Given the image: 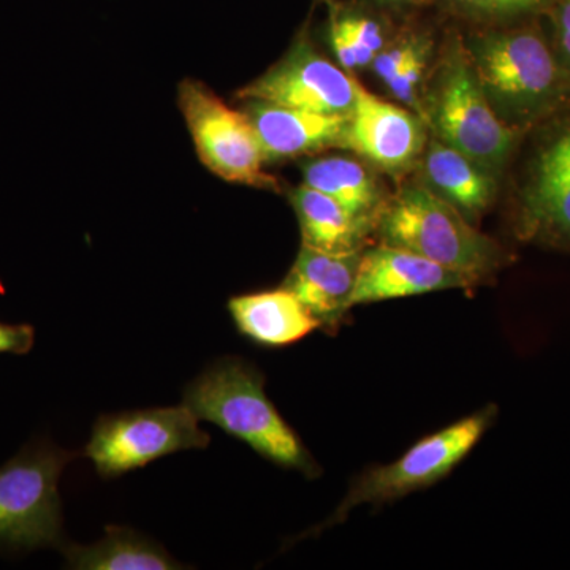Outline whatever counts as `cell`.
I'll list each match as a JSON object with an SVG mask.
<instances>
[{
  "mask_svg": "<svg viewBox=\"0 0 570 570\" xmlns=\"http://www.w3.org/2000/svg\"><path fill=\"white\" fill-rule=\"evenodd\" d=\"M469 58L498 118L523 134L570 105V75L531 20L471 37Z\"/></svg>",
  "mask_w": 570,
  "mask_h": 570,
  "instance_id": "6da1fadb",
  "label": "cell"
},
{
  "mask_svg": "<svg viewBox=\"0 0 570 570\" xmlns=\"http://www.w3.org/2000/svg\"><path fill=\"white\" fill-rule=\"evenodd\" d=\"M183 404L264 459L317 478V464L266 396L265 377L245 360L225 356L214 362L184 390Z\"/></svg>",
  "mask_w": 570,
  "mask_h": 570,
  "instance_id": "7a4b0ae2",
  "label": "cell"
},
{
  "mask_svg": "<svg viewBox=\"0 0 570 570\" xmlns=\"http://www.w3.org/2000/svg\"><path fill=\"white\" fill-rule=\"evenodd\" d=\"M374 230L381 245L422 255L474 284L509 262L494 239L480 234L455 206L422 183L401 187L385 202Z\"/></svg>",
  "mask_w": 570,
  "mask_h": 570,
  "instance_id": "3957f363",
  "label": "cell"
},
{
  "mask_svg": "<svg viewBox=\"0 0 570 570\" xmlns=\"http://www.w3.org/2000/svg\"><path fill=\"white\" fill-rule=\"evenodd\" d=\"M423 119L439 140L501 175L523 134L510 129L491 107L466 45L450 40L423 100Z\"/></svg>",
  "mask_w": 570,
  "mask_h": 570,
  "instance_id": "277c9868",
  "label": "cell"
},
{
  "mask_svg": "<svg viewBox=\"0 0 570 570\" xmlns=\"http://www.w3.org/2000/svg\"><path fill=\"white\" fill-rule=\"evenodd\" d=\"M36 442L0 466V547L36 550L62 546V501L59 480L75 459Z\"/></svg>",
  "mask_w": 570,
  "mask_h": 570,
  "instance_id": "5b68a950",
  "label": "cell"
},
{
  "mask_svg": "<svg viewBox=\"0 0 570 570\" xmlns=\"http://www.w3.org/2000/svg\"><path fill=\"white\" fill-rule=\"evenodd\" d=\"M494 417L497 407L483 409L478 414L469 415L445 430L422 439L395 463L367 469L365 474L355 480L333 515L305 535L318 534L326 528L343 523L351 510L358 505L395 501L444 479L475 448Z\"/></svg>",
  "mask_w": 570,
  "mask_h": 570,
  "instance_id": "8992f818",
  "label": "cell"
},
{
  "mask_svg": "<svg viewBox=\"0 0 570 570\" xmlns=\"http://www.w3.org/2000/svg\"><path fill=\"white\" fill-rule=\"evenodd\" d=\"M178 107L209 171L227 183L279 189L275 176L264 170V151L245 111L228 107L205 82L193 78L179 82Z\"/></svg>",
  "mask_w": 570,
  "mask_h": 570,
  "instance_id": "52a82bcc",
  "label": "cell"
},
{
  "mask_svg": "<svg viewBox=\"0 0 570 570\" xmlns=\"http://www.w3.org/2000/svg\"><path fill=\"white\" fill-rule=\"evenodd\" d=\"M209 434L189 407H156L102 415L94 425L85 455L105 479L119 478L154 460L206 449Z\"/></svg>",
  "mask_w": 570,
  "mask_h": 570,
  "instance_id": "ba28073f",
  "label": "cell"
},
{
  "mask_svg": "<svg viewBox=\"0 0 570 570\" xmlns=\"http://www.w3.org/2000/svg\"><path fill=\"white\" fill-rule=\"evenodd\" d=\"M547 121L517 193L513 230L521 242L570 250V105Z\"/></svg>",
  "mask_w": 570,
  "mask_h": 570,
  "instance_id": "9c48e42d",
  "label": "cell"
},
{
  "mask_svg": "<svg viewBox=\"0 0 570 570\" xmlns=\"http://www.w3.org/2000/svg\"><path fill=\"white\" fill-rule=\"evenodd\" d=\"M356 82L346 70L316 50L305 29L296 37L287 55L243 88L238 99L262 100L325 115L351 116Z\"/></svg>",
  "mask_w": 570,
  "mask_h": 570,
  "instance_id": "30bf717a",
  "label": "cell"
},
{
  "mask_svg": "<svg viewBox=\"0 0 570 570\" xmlns=\"http://www.w3.org/2000/svg\"><path fill=\"white\" fill-rule=\"evenodd\" d=\"M426 142L422 116L374 96L356 82L347 148L389 174H401L417 163Z\"/></svg>",
  "mask_w": 570,
  "mask_h": 570,
  "instance_id": "8fae6325",
  "label": "cell"
},
{
  "mask_svg": "<svg viewBox=\"0 0 570 570\" xmlns=\"http://www.w3.org/2000/svg\"><path fill=\"white\" fill-rule=\"evenodd\" d=\"M471 285L469 277L422 255L381 245L362 254L351 307Z\"/></svg>",
  "mask_w": 570,
  "mask_h": 570,
  "instance_id": "7c38bea8",
  "label": "cell"
},
{
  "mask_svg": "<svg viewBox=\"0 0 570 570\" xmlns=\"http://www.w3.org/2000/svg\"><path fill=\"white\" fill-rule=\"evenodd\" d=\"M266 163L347 148L351 116L299 110L283 105L245 100Z\"/></svg>",
  "mask_w": 570,
  "mask_h": 570,
  "instance_id": "4fadbf2b",
  "label": "cell"
},
{
  "mask_svg": "<svg viewBox=\"0 0 570 570\" xmlns=\"http://www.w3.org/2000/svg\"><path fill=\"white\" fill-rule=\"evenodd\" d=\"M363 250L325 253L302 246L283 283L325 330L335 328L351 311Z\"/></svg>",
  "mask_w": 570,
  "mask_h": 570,
  "instance_id": "5bb4252c",
  "label": "cell"
},
{
  "mask_svg": "<svg viewBox=\"0 0 570 570\" xmlns=\"http://www.w3.org/2000/svg\"><path fill=\"white\" fill-rule=\"evenodd\" d=\"M422 184L478 224L498 194V176L474 159L433 138L422 154Z\"/></svg>",
  "mask_w": 570,
  "mask_h": 570,
  "instance_id": "9a60e30c",
  "label": "cell"
},
{
  "mask_svg": "<svg viewBox=\"0 0 570 570\" xmlns=\"http://www.w3.org/2000/svg\"><path fill=\"white\" fill-rule=\"evenodd\" d=\"M228 311L236 328L265 347H284L318 328V322L287 288L234 296Z\"/></svg>",
  "mask_w": 570,
  "mask_h": 570,
  "instance_id": "2e32d148",
  "label": "cell"
},
{
  "mask_svg": "<svg viewBox=\"0 0 570 570\" xmlns=\"http://www.w3.org/2000/svg\"><path fill=\"white\" fill-rule=\"evenodd\" d=\"M302 228L303 246L325 253H356L376 224L348 212L346 206L321 190L302 184L291 194Z\"/></svg>",
  "mask_w": 570,
  "mask_h": 570,
  "instance_id": "e0dca14e",
  "label": "cell"
},
{
  "mask_svg": "<svg viewBox=\"0 0 570 570\" xmlns=\"http://www.w3.org/2000/svg\"><path fill=\"white\" fill-rule=\"evenodd\" d=\"M67 568L77 570H174L183 569L154 540L130 528L108 527L107 534L92 546L62 543Z\"/></svg>",
  "mask_w": 570,
  "mask_h": 570,
  "instance_id": "ac0fdd59",
  "label": "cell"
},
{
  "mask_svg": "<svg viewBox=\"0 0 570 570\" xmlns=\"http://www.w3.org/2000/svg\"><path fill=\"white\" fill-rule=\"evenodd\" d=\"M306 186L335 198L348 212L377 223L384 195L373 174L354 157L326 156L302 165Z\"/></svg>",
  "mask_w": 570,
  "mask_h": 570,
  "instance_id": "d6986e66",
  "label": "cell"
},
{
  "mask_svg": "<svg viewBox=\"0 0 570 570\" xmlns=\"http://www.w3.org/2000/svg\"><path fill=\"white\" fill-rule=\"evenodd\" d=\"M330 40L337 50L354 56L360 69H371L379 52L389 43L384 21L371 11L332 2Z\"/></svg>",
  "mask_w": 570,
  "mask_h": 570,
  "instance_id": "ffe728a7",
  "label": "cell"
},
{
  "mask_svg": "<svg viewBox=\"0 0 570 570\" xmlns=\"http://www.w3.org/2000/svg\"><path fill=\"white\" fill-rule=\"evenodd\" d=\"M431 47H433L431 40L428 39L425 33H420L417 45H415L406 61L401 63L396 73L385 82L389 91L393 94L396 100L407 105L412 111L417 112L422 118L423 100L420 99L419 91L420 86L425 80Z\"/></svg>",
  "mask_w": 570,
  "mask_h": 570,
  "instance_id": "44dd1931",
  "label": "cell"
},
{
  "mask_svg": "<svg viewBox=\"0 0 570 570\" xmlns=\"http://www.w3.org/2000/svg\"><path fill=\"white\" fill-rule=\"evenodd\" d=\"M547 18L546 33L558 61L570 75V0H553L543 11Z\"/></svg>",
  "mask_w": 570,
  "mask_h": 570,
  "instance_id": "7402d4cb",
  "label": "cell"
},
{
  "mask_svg": "<svg viewBox=\"0 0 570 570\" xmlns=\"http://www.w3.org/2000/svg\"><path fill=\"white\" fill-rule=\"evenodd\" d=\"M33 343H36L33 326L0 322V354H28Z\"/></svg>",
  "mask_w": 570,
  "mask_h": 570,
  "instance_id": "603a6c76",
  "label": "cell"
},
{
  "mask_svg": "<svg viewBox=\"0 0 570 570\" xmlns=\"http://www.w3.org/2000/svg\"><path fill=\"white\" fill-rule=\"evenodd\" d=\"M367 2L376 6L377 9L403 11L428 6V3L433 2V0H367Z\"/></svg>",
  "mask_w": 570,
  "mask_h": 570,
  "instance_id": "cb8c5ba5",
  "label": "cell"
},
{
  "mask_svg": "<svg viewBox=\"0 0 570 570\" xmlns=\"http://www.w3.org/2000/svg\"><path fill=\"white\" fill-rule=\"evenodd\" d=\"M543 2H546V3H547V6H549V7H550V3H551V2H553V0H543Z\"/></svg>",
  "mask_w": 570,
  "mask_h": 570,
  "instance_id": "d4e9b609",
  "label": "cell"
}]
</instances>
